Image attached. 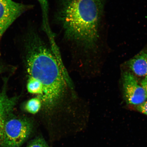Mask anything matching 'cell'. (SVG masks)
<instances>
[{
    "instance_id": "ba28073f",
    "label": "cell",
    "mask_w": 147,
    "mask_h": 147,
    "mask_svg": "<svg viewBox=\"0 0 147 147\" xmlns=\"http://www.w3.org/2000/svg\"><path fill=\"white\" fill-rule=\"evenodd\" d=\"M42 10V28L45 32L51 30L49 21V7L47 0H37Z\"/></svg>"
},
{
    "instance_id": "5b68a950",
    "label": "cell",
    "mask_w": 147,
    "mask_h": 147,
    "mask_svg": "<svg viewBox=\"0 0 147 147\" xmlns=\"http://www.w3.org/2000/svg\"><path fill=\"white\" fill-rule=\"evenodd\" d=\"M122 80L124 96L127 104L137 106L147 100L146 91L131 73L125 71Z\"/></svg>"
},
{
    "instance_id": "30bf717a",
    "label": "cell",
    "mask_w": 147,
    "mask_h": 147,
    "mask_svg": "<svg viewBox=\"0 0 147 147\" xmlns=\"http://www.w3.org/2000/svg\"><path fill=\"white\" fill-rule=\"evenodd\" d=\"M28 147H49L43 138L38 137L34 139Z\"/></svg>"
},
{
    "instance_id": "277c9868",
    "label": "cell",
    "mask_w": 147,
    "mask_h": 147,
    "mask_svg": "<svg viewBox=\"0 0 147 147\" xmlns=\"http://www.w3.org/2000/svg\"><path fill=\"white\" fill-rule=\"evenodd\" d=\"M31 8V5L15 2L12 0H0V42L9 27Z\"/></svg>"
},
{
    "instance_id": "9c48e42d",
    "label": "cell",
    "mask_w": 147,
    "mask_h": 147,
    "mask_svg": "<svg viewBox=\"0 0 147 147\" xmlns=\"http://www.w3.org/2000/svg\"><path fill=\"white\" fill-rule=\"evenodd\" d=\"M41 101L37 97L30 99L27 101L25 105V109L28 113L36 114L42 109Z\"/></svg>"
},
{
    "instance_id": "8992f818",
    "label": "cell",
    "mask_w": 147,
    "mask_h": 147,
    "mask_svg": "<svg viewBox=\"0 0 147 147\" xmlns=\"http://www.w3.org/2000/svg\"><path fill=\"white\" fill-rule=\"evenodd\" d=\"M129 69L137 76H147V51L143 50L127 62Z\"/></svg>"
},
{
    "instance_id": "4fadbf2b",
    "label": "cell",
    "mask_w": 147,
    "mask_h": 147,
    "mask_svg": "<svg viewBox=\"0 0 147 147\" xmlns=\"http://www.w3.org/2000/svg\"><path fill=\"white\" fill-rule=\"evenodd\" d=\"M2 71V67L1 65H0V73H1Z\"/></svg>"
},
{
    "instance_id": "52a82bcc",
    "label": "cell",
    "mask_w": 147,
    "mask_h": 147,
    "mask_svg": "<svg viewBox=\"0 0 147 147\" xmlns=\"http://www.w3.org/2000/svg\"><path fill=\"white\" fill-rule=\"evenodd\" d=\"M16 101V97H9L5 90L0 93V131L5 119L13 109Z\"/></svg>"
},
{
    "instance_id": "7c38bea8",
    "label": "cell",
    "mask_w": 147,
    "mask_h": 147,
    "mask_svg": "<svg viewBox=\"0 0 147 147\" xmlns=\"http://www.w3.org/2000/svg\"><path fill=\"white\" fill-rule=\"evenodd\" d=\"M141 86L145 90L147 95V76H145L141 81Z\"/></svg>"
},
{
    "instance_id": "8fae6325",
    "label": "cell",
    "mask_w": 147,
    "mask_h": 147,
    "mask_svg": "<svg viewBox=\"0 0 147 147\" xmlns=\"http://www.w3.org/2000/svg\"><path fill=\"white\" fill-rule=\"evenodd\" d=\"M136 109L138 111L147 115V100L142 104L137 106Z\"/></svg>"
},
{
    "instance_id": "3957f363",
    "label": "cell",
    "mask_w": 147,
    "mask_h": 147,
    "mask_svg": "<svg viewBox=\"0 0 147 147\" xmlns=\"http://www.w3.org/2000/svg\"><path fill=\"white\" fill-rule=\"evenodd\" d=\"M8 117L0 131L1 145L3 147H20L32 133V123L26 118Z\"/></svg>"
},
{
    "instance_id": "7a4b0ae2",
    "label": "cell",
    "mask_w": 147,
    "mask_h": 147,
    "mask_svg": "<svg viewBox=\"0 0 147 147\" xmlns=\"http://www.w3.org/2000/svg\"><path fill=\"white\" fill-rule=\"evenodd\" d=\"M104 0H58L56 14L64 40L74 49H96Z\"/></svg>"
},
{
    "instance_id": "6da1fadb",
    "label": "cell",
    "mask_w": 147,
    "mask_h": 147,
    "mask_svg": "<svg viewBox=\"0 0 147 147\" xmlns=\"http://www.w3.org/2000/svg\"><path fill=\"white\" fill-rule=\"evenodd\" d=\"M27 38V90L41 100L42 109L53 112L64 102L71 87V82L60 55L55 53L36 31L30 32Z\"/></svg>"
}]
</instances>
